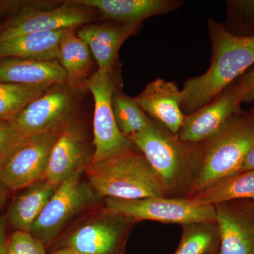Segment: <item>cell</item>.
Segmentation results:
<instances>
[{"mask_svg":"<svg viewBox=\"0 0 254 254\" xmlns=\"http://www.w3.org/2000/svg\"><path fill=\"white\" fill-rule=\"evenodd\" d=\"M128 138L144 155L167 193L186 185L190 187L201 161L203 143L182 141L155 120L148 128Z\"/></svg>","mask_w":254,"mask_h":254,"instance_id":"cell-4","label":"cell"},{"mask_svg":"<svg viewBox=\"0 0 254 254\" xmlns=\"http://www.w3.org/2000/svg\"><path fill=\"white\" fill-rule=\"evenodd\" d=\"M1 185V184H0ZM3 192L2 190H1V187H0V205H1V202H2L3 200Z\"/></svg>","mask_w":254,"mask_h":254,"instance_id":"cell-33","label":"cell"},{"mask_svg":"<svg viewBox=\"0 0 254 254\" xmlns=\"http://www.w3.org/2000/svg\"><path fill=\"white\" fill-rule=\"evenodd\" d=\"M254 170V146L251 150L237 173Z\"/></svg>","mask_w":254,"mask_h":254,"instance_id":"cell-31","label":"cell"},{"mask_svg":"<svg viewBox=\"0 0 254 254\" xmlns=\"http://www.w3.org/2000/svg\"><path fill=\"white\" fill-rule=\"evenodd\" d=\"M78 4L96 9L113 22L141 25L146 18L168 14L183 4L178 0H75Z\"/></svg>","mask_w":254,"mask_h":254,"instance_id":"cell-17","label":"cell"},{"mask_svg":"<svg viewBox=\"0 0 254 254\" xmlns=\"http://www.w3.org/2000/svg\"><path fill=\"white\" fill-rule=\"evenodd\" d=\"M183 226L181 241L175 254H207L219 249L220 236L216 222Z\"/></svg>","mask_w":254,"mask_h":254,"instance_id":"cell-25","label":"cell"},{"mask_svg":"<svg viewBox=\"0 0 254 254\" xmlns=\"http://www.w3.org/2000/svg\"><path fill=\"white\" fill-rule=\"evenodd\" d=\"M58 187L43 178L25 188L11 203L8 221L16 230L31 232L32 226Z\"/></svg>","mask_w":254,"mask_h":254,"instance_id":"cell-20","label":"cell"},{"mask_svg":"<svg viewBox=\"0 0 254 254\" xmlns=\"http://www.w3.org/2000/svg\"><path fill=\"white\" fill-rule=\"evenodd\" d=\"M141 25L112 22L86 24L76 34L89 47L99 71L110 72L115 68L119 50Z\"/></svg>","mask_w":254,"mask_h":254,"instance_id":"cell-16","label":"cell"},{"mask_svg":"<svg viewBox=\"0 0 254 254\" xmlns=\"http://www.w3.org/2000/svg\"><path fill=\"white\" fill-rule=\"evenodd\" d=\"M91 159L84 130L73 119L60 132L50 153L44 178L60 186L73 174L84 170Z\"/></svg>","mask_w":254,"mask_h":254,"instance_id":"cell-14","label":"cell"},{"mask_svg":"<svg viewBox=\"0 0 254 254\" xmlns=\"http://www.w3.org/2000/svg\"><path fill=\"white\" fill-rule=\"evenodd\" d=\"M254 146V116L242 110L203 143L201 161L186 198L237 174Z\"/></svg>","mask_w":254,"mask_h":254,"instance_id":"cell-3","label":"cell"},{"mask_svg":"<svg viewBox=\"0 0 254 254\" xmlns=\"http://www.w3.org/2000/svg\"><path fill=\"white\" fill-rule=\"evenodd\" d=\"M132 221L106 209L78 227L63 247L85 254H123Z\"/></svg>","mask_w":254,"mask_h":254,"instance_id":"cell-11","label":"cell"},{"mask_svg":"<svg viewBox=\"0 0 254 254\" xmlns=\"http://www.w3.org/2000/svg\"><path fill=\"white\" fill-rule=\"evenodd\" d=\"M26 138L9 122L0 120V165Z\"/></svg>","mask_w":254,"mask_h":254,"instance_id":"cell-28","label":"cell"},{"mask_svg":"<svg viewBox=\"0 0 254 254\" xmlns=\"http://www.w3.org/2000/svg\"><path fill=\"white\" fill-rule=\"evenodd\" d=\"M93 15V9L75 1L54 6H27L20 10L1 28L0 42L30 33L84 26L91 21Z\"/></svg>","mask_w":254,"mask_h":254,"instance_id":"cell-9","label":"cell"},{"mask_svg":"<svg viewBox=\"0 0 254 254\" xmlns=\"http://www.w3.org/2000/svg\"><path fill=\"white\" fill-rule=\"evenodd\" d=\"M115 68L110 72L97 71L87 82V88L94 99L93 141L91 161H98L129 149L131 140L119 129L112 107L114 92L119 88Z\"/></svg>","mask_w":254,"mask_h":254,"instance_id":"cell-8","label":"cell"},{"mask_svg":"<svg viewBox=\"0 0 254 254\" xmlns=\"http://www.w3.org/2000/svg\"><path fill=\"white\" fill-rule=\"evenodd\" d=\"M214 207L218 254H254V200H232Z\"/></svg>","mask_w":254,"mask_h":254,"instance_id":"cell-13","label":"cell"},{"mask_svg":"<svg viewBox=\"0 0 254 254\" xmlns=\"http://www.w3.org/2000/svg\"><path fill=\"white\" fill-rule=\"evenodd\" d=\"M7 240L6 220L4 217L0 216V254H7V251H6Z\"/></svg>","mask_w":254,"mask_h":254,"instance_id":"cell-30","label":"cell"},{"mask_svg":"<svg viewBox=\"0 0 254 254\" xmlns=\"http://www.w3.org/2000/svg\"><path fill=\"white\" fill-rule=\"evenodd\" d=\"M44 244L30 232L16 230L8 238L7 254H46Z\"/></svg>","mask_w":254,"mask_h":254,"instance_id":"cell-27","label":"cell"},{"mask_svg":"<svg viewBox=\"0 0 254 254\" xmlns=\"http://www.w3.org/2000/svg\"><path fill=\"white\" fill-rule=\"evenodd\" d=\"M189 198L211 205L232 200H254V170L227 177Z\"/></svg>","mask_w":254,"mask_h":254,"instance_id":"cell-22","label":"cell"},{"mask_svg":"<svg viewBox=\"0 0 254 254\" xmlns=\"http://www.w3.org/2000/svg\"><path fill=\"white\" fill-rule=\"evenodd\" d=\"M66 81V73L58 60L42 62L23 58H0V82L53 86Z\"/></svg>","mask_w":254,"mask_h":254,"instance_id":"cell-18","label":"cell"},{"mask_svg":"<svg viewBox=\"0 0 254 254\" xmlns=\"http://www.w3.org/2000/svg\"><path fill=\"white\" fill-rule=\"evenodd\" d=\"M53 254H85L77 252V251L68 248V247H62L59 250L55 251Z\"/></svg>","mask_w":254,"mask_h":254,"instance_id":"cell-32","label":"cell"},{"mask_svg":"<svg viewBox=\"0 0 254 254\" xmlns=\"http://www.w3.org/2000/svg\"><path fill=\"white\" fill-rule=\"evenodd\" d=\"M208 27L212 45L210 67L185 81L181 90L185 115L208 104L254 64V36H237L213 19L208 20Z\"/></svg>","mask_w":254,"mask_h":254,"instance_id":"cell-1","label":"cell"},{"mask_svg":"<svg viewBox=\"0 0 254 254\" xmlns=\"http://www.w3.org/2000/svg\"><path fill=\"white\" fill-rule=\"evenodd\" d=\"M133 147L87 165L84 173L99 196L134 200L168 194L144 155Z\"/></svg>","mask_w":254,"mask_h":254,"instance_id":"cell-2","label":"cell"},{"mask_svg":"<svg viewBox=\"0 0 254 254\" xmlns=\"http://www.w3.org/2000/svg\"><path fill=\"white\" fill-rule=\"evenodd\" d=\"M237 86L242 93V103L254 101V67L246 71L236 81Z\"/></svg>","mask_w":254,"mask_h":254,"instance_id":"cell-29","label":"cell"},{"mask_svg":"<svg viewBox=\"0 0 254 254\" xmlns=\"http://www.w3.org/2000/svg\"><path fill=\"white\" fill-rule=\"evenodd\" d=\"M218 250L219 249H218V250H214L213 252H210V253L207 254H218Z\"/></svg>","mask_w":254,"mask_h":254,"instance_id":"cell-34","label":"cell"},{"mask_svg":"<svg viewBox=\"0 0 254 254\" xmlns=\"http://www.w3.org/2000/svg\"><path fill=\"white\" fill-rule=\"evenodd\" d=\"M60 132L28 137L20 143L0 165V184L9 190H18L44 178Z\"/></svg>","mask_w":254,"mask_h":254,"instance_id":"cell-10","label":"cell"},{"mask_svg":"<svg viewBox=\"0 0 254 254\" xmlns=\"http://www.w3.org/2000/svg\"><path fill=\"white\" fill-rule=\"evenodd\" d=\"M51 86L0 82V120L10 123L24 107Z\"/></svg>","mask_w":254,"mask_h":254,"instance_id":"cell-24","label":"cell"},{"mask_svg":"<svg viewBox=\"0 0 254 254\" xmlns=\"http://www.w3.org/2000/svg\"><path fill=\"white\" fill-rule=\"evenodd\" d=\"M224 25L237 36H254V0L227 1V23Z\"/></svg>","mask_w":254,"mask_h":254,"instance_id":"cell-26","label":"cell"},{"mask_svg":"<svg viewBox=\"0 0 254 254\" xmlns=\"http://www.w3.org/2000/svg\"><path fill=\"white\" fill-rule=\"evenodd\" d=\"M83 90L66 83L54 85L28 103L10 123L26 138L61 131L75 118Z\"/></svg>","mask_w":254,"mask_h":254,"instance_id":"cell-5","label":"cell"},{"mask_svg":"<svg viewBox=\"0 0 254 254\" xmlns=\"http://www.w3.org/2000/svg\"><path fill=\"white\" fill-rule=\"evenodd\" d=\"M107 210L133 220H153L182 225L215 222L214 205L189 198L151 197L125 200L106 198Z\"/></svg>","mask_w":254,"mask_h":254,"instance_id":"cell-6","label":"cell"},{"mask_svg":"<svg viewBox=\"0 0 254 254\" xmlns=\"http://www.w3.org/2000/svg\"><path fill=\"white\" fill-rule=\"evenodd\" d=\"M89 47L75 33L74 28L65 31L60 41L58 61L66 73V84L79 89L87 88L93 63Z\"/></svg>","mask_w":254,"mask_h":254,"instance_id":"cell-21","label":"cell"},{"mask_svg":"<svg viewBox=\"0 0 254 254\" xmlns=\"http://www.w3.org/2000/svg\"><path fill=\"white\" fill-rule=\"evenodd\" d=\"M134 98L138 106L155 121L177 134L186 115L182 112L181 90L176 83L158 78L146 85Z\"/></svg>","mask_w":254,"mask_h":254,"instance_id":"cell-15","label":"cell"},{"mask_svg":"<svg viewBox=\"0 0 254 254\" xmlns=\"http://www.w3.org/2000/svg\"><path fill=\"white\" fill-rule=\"evenodd\" d=\"M112 107L119 129L128 138L143 131L153 123L134 98L124 94L119 88L114 92Z\"/></svg>","mask_w":254,"mask_h":254,"instance_id":"cell-23","label":"cell"},{"mask_svg":"<svg viewBox=\"0 0 254 254\" xmlns=\"http://www.w3.org/2000/svg\"><path fill=\"white\" fill-rule=\"evenodd\" d=\"M250 113L252 114V115L254 116V105L253 107H252V109L250 110Z\"/></svg>","mask_w":254,"mask_h":254,"instance_id":"cell-35","label":"cell"},{"mask_svg":"<svg viewBox=\"0 0 254 254\" xmlns=\"http://www.w3.org/2000/svg\"><path fill=\"white\" fill-rule=\"evenodd\" d=\"M66 30L30 33L0 42V58L58 60L60 41Z\"/></svg>","mask_w":254,"mask_h":254,"instance_id":"cell-19","label":"cell"},{"mask_svg":"<svg viewBox=\"0 0 254 254\" xmlns=\"http://www.w3.org/2000/svg\"><path fill=\"white\" fill-rule=\"evenodd\" d=\"M242 94L235 81L208 104L187 115L177 136L188 143H204L242 110Z\"/></svg>","mask_w":254,"mask_h":254,"instance_id":"cell-12","label":"cell"},{"mask_svg":"<svg viewBox=\"0 0 254 254\" xmlns=\"http://www.w3.org/2000/svg\"><path fill=\"white\" fill-rule=\"evenodd\" d=\"M84 170L73 174L58 187L32 226L30 233L45 245L54 241L76 214L98 200L99 195L91 184L82 179Z\"/></svg>","mask_w":254,"mask_h":254,"instance_id":"cell-7","label":"cell"}]
</instances>
